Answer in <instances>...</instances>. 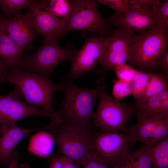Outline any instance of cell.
Here are the masks:
<instances>
[{"label":"cell","instance_id":"cell-19","mask_svg":"<svg viewBox=\"0 0 168 168\" xmlns=\"http://www.w3.org/2000/svg\"><path fill=\"white\" fill-rule=\"evenodd\" d=\"M148 146L144 144L135 151H130L111 168H152Z\"/></svg>","mask_w":168,"mask_h":168},{"label":"cell","instance_id":"cell-22","mask_svg":"<svg viewBox=\"0 0 168 168\" xmlns=\"http://www.w3.org/2000/svg\"><path fill=\"white\" fill-rule=\"evenodd\" d=\"M150 74L149 80L140 102L168 89V81L164 76L152 72Z\"/></svg>","mask_w":168,"mask_h":168},{"label":"cell","instance_id":"cell-13","mask_svg":"<svg viewBox=\"0 0 168 168\" xmlns=\"http://www.w3.org/2000/svg\"><path fill=\"white\" fill-rule=\"evenodd\" d=\"M136 117V123L132 126L127 127L130 150L138 142L150 146L168 137V119Z\"/></svg>","mask_w":168,"mask_h":168},{"label":"cell","instance_id":"cell-35","mask_svg":"<svg viewBox=\"0 0 168 168\" xmlns=\"http://www.w3.org/2000/svg\"><path fill=\"white\" fill-rule=\"evenodd\" d=\"M19 168H30V166L27 164H24L21 165Z\"/></svg>","mask_w":168,"mask_h":168},{"label":"cell","instance_id":"cell-15","mask_svg":"<svg viewBox=\"0 0 168 168\" xmlns=\"http://www.w3.org/2000/svg\"><path fill=\"white\" fill-rule=\"evenodd\" d=\"M46 129V126L25 128L19 126L16 123L0 129V164L4 166L8 165L15 147L25 137L35 131Z\"/></svg>","mask_w":168,"mask_h":168},{"label":"cell","instance_id":"cell-14","mask_svg":"<svg viewBox=\"0 0 168 168\" xmlns=\"http://www.w3.org/2000/svg\"><path fill=\"white\" fill-rule=\"evenodd\" d=\"M21 99L16 88L6 95L0 96V128H6L16 123L20 119L32 115L46 116L50 119L54 117V112L29 106L21 101Z\"/></svg>","mask_w":168,"mask_h":168},{"label":"cell","instance_id":"cell-10","mask_svg":"<svg viewBox=\"0 0 168 168\" xmlns=\"http://www.w3.org/2000/svg\"><path fill=\"white\" fill-rule=\"evenodd\" d=\"M130 1L131 7L128 11L118 16L109 17L111 24L117 29L137 34L157 27L153 7L155 0Z\"/></svg>","mask_w":168,"mask_h":168},{"label":"cell","instance_id":"cell-21","mask_svg":"<svg viewBox=\"0 0 168 168\" xmlns=\"http://www.w3.org/2000/svg\"><path fill=\"white\" fill-rule=\"evenodd\" d=\"M38 0H0V8L6 17L17 18L21 11L25 8L29 9Z\"/></svg>","mask_w":168,"mask_h":168},{"label":"cell","instance_id":"cell-26","mask_svg":"<svg viewBox=\"0 0 168 168\" xmlns=\"http://www.w3.org/2000/svg\"><path fill=\"white\" fill-rule=\"evenodd\" d=\"M97 2L113 9L115 13L112 15L114 16L126 12L131 7L130 0H98Z\"/></svg>","mask_w":168,"mask_h":168},{"label":"cell","instance_id":"cell-6","mask_svg":"<svg viewBox=\"0 0 168 168\" xmlns=\"http://www.w3.org/2000/svg\"><path fill=\"white\" fill-rule=\"evenodd\" d=\"M77 51L72 45L59 46L57 41L44 39L38 50L31 55L25 54L20 70L49 77L62 62L71 61Z\"/></svg>","mask_w":168,"mask_h":168},{"label":"cell","instance_id":"cell-3","mask_svg":"<svg viewBox=\"0 0 168 168\" xmlns=\"http://www.w3.org/2000/svg\"><path fill=\"white\" fill-rule=\"evenodd\" d=\"M60 82L64 97L56 111L57 113L64 121L90 124L95 100L100 88V80L99 79L95 87L91 89L80 88L73 81L66 77L62 79Z\"/></svg>","mask_w":168,"mask_h":168},{"label":"cell","instance_id":"cell-36","mask_svg":"<svg viewBox=\"0 0 168 168\" xmlns=\"http://www.w3.org/2000/svg\"><path fill=\"white\" fill-rule=\"evenodd\" d=\"M4 19L3 17L0 15V32L1 31L2 26Z\"/></svg>","mask_w":168,"mask_h":168},{"label":"cell","instance_id":"cell-29","mask_svg":"<svg viewBox=\"0 0 168 168\" xmlns=\"http://www.w3.org/2000/svg\"><path fill=\"white\" fill-rule=\"evenodd\" d=\"M83 166V168H108L90 152Z\"/></svg>","mask_w":168,"mask_h":168},{"label":"cell","instance_id":"cell-11","mask_svg":"<svg viewBox=\"0 0 168 168\" xmlns=\"http://www.w3.org/2000/svg\"><path fill=\"white\" fill-rule=\"evenodd\" d=\"M109 39L92 33L70 61L71 69L66 78L74 81L86 72L95 71Z\"/></svg>","mask_w":168,"mask_h":168},{"label":"cell","instance_id":"cell-9","mask_svg":"<svg viewBox=\"0 0 168 168\" xmlns=\"http://www.w3.org/2000/svg\"><path fill=\"white\" fill-rule=\"evenodd\" d=\"M49 1L38 0L27 12L17 18L44 39L57 41L66 33L64 23L48 10Z\"/></svg>","mask_w":168,"mask_h":168},{"label":"cell","instance_id":"cell-30","mask_svg":"<svg viewBox=\"0 0 168 168\" xmlns=\"http://www.w3.org/2000/svg\"><path fill=\"white\" fill-rule=\"evenodd\" d=\"M162 69L164 73V77L168 81V51L167 50L163 54L158 62L157 68Z\"/></svg>","mask_w":168,"mask_h":168},{"label":"cell","instance_id":"cell-4","mask_svg":"<svg viewBox=\"0 0 168 168\" xmlns=\"http://www.w3.org/2000/svg\"><path fill=\"white\" fill-rule=\"evenodd\" d=\"M168 32L156 27L132 39L129 63L139 70L151 71L157 68L159 61L167 50Z\"/></svg>","mask_w":168,"mask_h":168},{"label":"cell","instance_id":"cell-34","mask_svg":"<svg viewBox=\"0 0 168 168\" xmlns=\"http://www.w3.org/2000/svg\"><path fill=\"white\" fill-rule=\"evenodd\" d=\"M18 152L14 151L7 168H17V161Z\"/></svg>","mask_w":168,"mask_h":168},{"label":"cell","instance_id":"cell-27","mask_svg":"<svg viewBox=\"0 0 168 168\" xmlns=\"http://www.w3.org/2000/svg\"><path fill=\"white\" fill-rule=\"evenodd\" d=\"M113 70L118 80L128 83L131 82L138 71L128 64L119 65Z\"/></svg>","mask_w":168,"mask_h":168},{"label":"cell","instance_id":"cell-32","mask_svg":"<svg viewBox=\"0 0 168 168\" xmlns=\"http://www.w3.org/2000/svg\"><path fill=\"white\" fill-rule=\"evenodd\" d=\"M48 168H63L61 161L57 154L52 156Z\"/></svg>","mask_w":168,"mask_h":168},{"label":"cell","instance_id":"cell-20","mask_svg":"<svg viewBox=\"0 0 168 168\" xmlns=\"http://www.w3.org/2000/svg\"><path fill=\"white\" fill-rule=\"evenodd\" d=\"M152 168H168V137L148 146Z\"/></svg>","mask_w":168,"mask_h":168},{"label":"cell","instance_id":"cell-16","mask_svg":"<svg viewBox=\"0 0 168 168\" xmlns=\"http://www.w3.org/2000/svg\"><path fill=\"white\" fill-rule=\"evenodd\" d=\"M0 32L9 37L24 52L29 50L31 42L36 37L32 29L17 18L4 19Z\"/></svg>","mask_w":168,"mask_h":168},{"label":"cell","instance_id":"cell-5","mask_svg":"<svg viewBox=\"0 0 168 168\" xmlns=\"http://www.w3.org/2000/svg\"><path fill=\"white\" fill-rule=\"evenodd\" d=\"M104 82V79H101L97 96L99 101L93 114L92 126L101 131L127 133L126 124L135 114L133 104L114 99L107 92Z\"/></svg>","mask_w":168,"mask_h":168},{"label":"cell","instance_id":"cell-17","mask_svg":"<svg viewBox=\"0 0 168 168\" xmlns=\"http://www.w3.org/2000/svg\"><path fill=\"white\" fill-rule=\"evenodd\" d=\"M133 104L136 116L168 119V89Z\"/></svg>","mask_w":168,"mask_h":168},{"label":"cell","instance_id":"cell-28","mask_svg":"<svg viewBox=\"0 0 168 168\" xmlns=\"http://www.w3.org/2000/svg\"><path fill=\"white\" fill-rule=\"evenodd\" d=\"M112 90V97L119 100L132 94L131 86L130 83L119 80H114Z\"/></svg>","mask_w":168,"mask_h":168},{"label":"cell","instance_id":"cell-23","mask_svg":"<svg viewBox=\"0 0 168 168\" xmlns=\"http://www.w3.org/2000/svg\"><path fill=\"white\" fill-rule=\"evenodd\" d=\"M73 7V0H51L49 1L47 8L52 14L63 22L71 14Z\"/></svg>","mask_w":168,"mask_h":168},{"label":"cell","instance_id":"cell-25","mask_svg":"<svg viewBox=\"0 0 168 168\" xmlns=\"http://www.w3.org/2000/svg\"><path fill=\"white\" fill-rule=\"evenodd\" d=\"M157 27L168 32V0H155L153 4Z\"/></svg>","mask_w":168,"mask_h":168},{"label":"cell","instance_id":"cell-8","mask_svg":"<svg viewBox=\"0 0 168 168\" xmlns=\"http://www.w3.org/2000/svg\"><path fill=\"white\" fill-rule=\"evenodd\" d=\"M130 139L127 133H93L90 152L108 168H111L130 151Z\"/></svg>","mask_w":168,"mask_h":168},{"label":"cell","instance_id":"cell-31","mask_svg":"<svg viewBox=\"0 0 168 168\" xmlns=\"http://www.w3.org/2000/svg\"><path fill=\"white\" fill-rule=\"evenodd\" d=\"M59 157L61 161L63 168H79V166L63 155L60 154Z\"/></svg>","mask_w":168,"mask_h":168},{"label":"cell","instance_id":"cell-18","mask_svg":"<svg viewBox=\"0 0 168 168\" xmlns=\"http://www.w3.org/2000/svg\"><path fill=\"white\" fill-rule=\"evenodd\" d=\"M24 52L9 37L0 32V62L10 72L20 70Z\"/></svg>","mask_w":168,"mask_h":168},{"label":"cell","instance_id":"cell-2","mask_svg":"<svg viewBox=\"0 0 168 168\" xmlns=\"http://www.w3.org/2000/svg\"><path fill=\"white\" fill-rule=\"evenodd\" d=\"M6 81L16 85L22 99L32 106L42 109L50 113L55 111L52 105V95L56 91H62L61 82L56 84L50 77L20 70L11 71Z\"/></svg>","mask_w":168,"mask_h":168},{"label":"cell","instance_id":"cell-7","mask_svg":"<svg viewBox=\"0 0 168 168\" xmlns=\"http://www.w3.org/2000/svg\"><path fill=\"white\" fill-rule=\"evenodd\" d=\"M72 12L63 22L66 33L76 30L88 31L109 37L111 31L108 21L100 14L95 0H74Z\"/></svg>","mask_w":168,"mask_h":168},{"label":"cell","instance_id":"cell-12","mask_svg":"<svg viewBox=\"0 0 168 168\" xmlns=\"http://www.w3.org/2000/svg\"><path fill=\"white\" fill-rule=\"evenodd\" d=\"M135 34L116 29L110 37L100 62V67L96 69L100 77L108 71L120 65L129 63L132 38Z\"/></svg>","mask_w":168,"mask_h":168},{"label":"cell","instance_id":"cell-33","mask_svg":"<svg viewBox=\"0 0 168 168\" xmlns=\"http://www.w3.org/2000/svg\"><path fill=\"white\" fill-rule=\"evenodd\" d=\"M10 70L2 63L0 62V84L4 83L6 81Z\"/></svg>","mask_w":168,"mask_h":168},{"label":"cell","instance_id":"cell-1","mask_svg":"<svg viewBox=\"0 0 168 168\" xmlns=\"http://www.w3.org/2000/svg\"><path fill=\"white\" fill-rule=\"evenodd\" d=\"M48 130L53 137L58 152L78 166L84 164L90 151L93 133L90 124L51 120Z\"/></svg>","mask_w":168,"mask_h":168},{"label":"cell","instance_id":"cell-24","mask_svg":"<svg viewBox=\"0 0 168 168\" xmlns=\"http://www.w3.org/2000/svg\"><path fill=\"white\" fill-rule=\"evenodd\" d=\"M150 78V72L146 73L138 70L130 83L132 94L136 102L141 100L147 84Z\"/></svg>","mask_w":168,"mask_h":168}]
</instances>
